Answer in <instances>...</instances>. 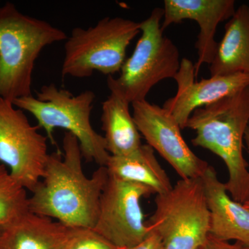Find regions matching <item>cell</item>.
Here are the masks:
<instances>
[{
    "label": "cell",
    "mask_w": 249,
    "mask_h": 249,
    "mask_svg": "<svg viewBox=\"0 0 249 249\" xmlns=\"http://www.w3.org/2000/svg\"><path fill=\"white\" fill-rule=\"evenodd\" d=\"M163 9L155 8L140 22L141 37L133 53L126 58L120 76H108V88L120 91L132 104L146 100L152 88L162 80L173 78L181 66L180 53L175 43L163 35Z\"/></svg>",
    "instance_id": "cell-6"
},
{
    "label": "cell",
    "mask_w": 249,
    "mask_h": 249,
    "mask_svg": "<svg viewBox=\"0 0 249 249\" xmlns=\"http://www.w3.org/2000/svg\"><path fill=\"white\" fill-rule=\"evenodd\" d=\"M244 144H245L246 149L249 155V123L246 129L245 137H244Z\"/></svg>",
    "instance_id": "cell-22"
},
{
    "label": "cell",
    "mask_w": 249,
    "mask_h": 249,
    "mask_svg": "<svg viewBox=\"0 0 249 249\" xmlns=\"http://www.w3.org/2000/svg\"><path fill=\"white\" fill-rule=\"evenodd\" d=\"M27 190L0 164V229L29 212Z\"/></svg>",
    "instance_id": "cell-18"
},
{
    "label": "cell",
    "mask_w": 249,
    "mask_h": 249,
    "mask_svg": "<svg viewBox=\"0 0 249 249\" xmlns=\"http://www.w3.org/2000/svg\"><path fill=\"white\" fill-rule=\"evenodd\" d=\"M62 148L63 153L49 154L40 183L29 197V211L69 228L93 229L109 178L108 170L99 166L88 178L79 142L70 132L65 133Z\"/></svg>",
    "instance_id": "cell-1"
},
{
    "label": "cell",
    "mask_w": 249,
    "mask_h": 249,
    "mask_svg": "<svg viewBox=\"0 0 249 249\" xmlns=\"http://www.w3.org/2000/svg\"><path fill=\"white\" fill-rule=\"evenodd\" d=\"M249 123V86L196 109L186 128L196 133L192 143L218 156L227 167L226 189L234 200H249L248 162L243 155L244 137Z\"/></svg>",
    "instance_id": "cell-2"
},
{
    "label": "cell",
    "mask_w": 249,
    "mask_h": 249,
    "mask_svg": "<svg viewBox=\"0 0 249 249\" xmlns=\"http://www.w3.org/2000/svg\"><path fill=\"white\" fill-rule=\"evenodd\" d=\"M243 204H244V206H245V207L246 208V209H248L249 211V200L246 201V202L244 203Z\"/></svg>",
    "instance_id": "cell-23"
},
{
    "label": "cell",
    "mask_w": 249,
    "mask_h": 249,
    "mask_svg": "<svg viewBox=\"0 0 249 249\" xmlns=\"http://www.w3.org/2000/svg\"><path fill=\"white\" fill-rule=\"evenodd\" d=\"M106 168L111 176L147 186L156 196L167 193L173 186L156 158L155 150L147 144L128 155L110 156Z\"/></svg>",
    "instance_id": "cell-17"
},
{
    "label": "cell",
    "mask_w": 249,
    "mask_h": 249,
    "mask_svg": "<svg viewBox=\"0 0 249 249\" xmlns=\"http://www.w3.org/2000/svg\"><path fill=\"white\" fill-rule=\"evenodd\" d=\"M120 249H164V248L160 236L157 232L151 230L147 237L138 245L129 248Z\"/></svg>",
    "instance_id": "cell-21"
},
{
    "label": "cell",
    "mask_w": 249,
    "mask_h": 249,
    "mask_svg": "<svg viewBox=\"0 0 249 249\" xmlns=\"http://www.w3.org/2000/svg\"><path fill=\"white\" fill-rule=\"evenodd\" d=\"M103 102L101 122L107 150L111 156H126L138 150L142 144L141 134L129 110L130 103L112 88Z\"/></svg>",
    "instance_id": "cell-16"
},
{
    "label": "cell",
    "mask_w": 249,
    "mask_h": 249,
    "mask_svg": "<svg viewBox=\"0 0 249 249\" xmlns=\"http://www.w3.org/2000/svg\"><path fill=\"white\" fill-rule=\"evenodd\" d=\"M67 249H119L91 228H70Z\"/></svg>",
    "instance_id": "cell-19"
},
{
    "label": "cell",
    "mask_w": 249,
    "mask_h": 249,
    "mask_svg": "<svg viewBox=\"0 0 249 249\" xmlns=\"http://www.w3.org/2000/svg\"><path fill=\"white\" fill-rule=\"evenodd\" d=\"M201 179L209 211V235L226 242L234 240L249 249V210L229 196L213 167L209 165Z\"/></svg>",
    "instance_id": "cell-13"
},
{
    "label": "cell",
    "mask_w": 249,
    "mask_h": 249,
    "mask_svg": "<svg viewBox=\"0 0 249 249\" xmlns=\"http://www.w3.org/2000/svg\"><path fill=\"white\" fill-rule=\"evenodd\" d=\"M67 38L62 29L22 14L13 3L0 6V97L14 102L31 96L41 52Z\"/></svg>",
    "instance_id": "cell-3"
},
{
    "label": "cell",
    "mask_w": 249,
    "mask_h": 249,
    "mask_svg": "<svg viewBox=\"0 0 249 249\" xmlns=\"http://www.w3.org/2000/svg\"><path fill=\"white\" fill-rule=\"evenodd\" d=\"M174 79L178 90L173 97L167 100L163 107L173 116L181 129L196 109L204 107L249 86L248 73L211 76L196 80L195 65L187 58L181 60L179 71Z\"/></svg>",
    "instance_id": "cell-11"
},
{
    "label": "cell",
    "mask_w": 249,
    "mask_h": 249,
    "mask_svg": "<svg viewBox=\"0 0 249 249\" xmlns=\"http://www.w3.org/2000/svg\"><path fill=\"white\" fill-rule=\"evenodd\" d=\"M141 33L140 22L104 18L88 29L76 27L65 40L61 74L83 78L98 71L108 76L120 71L129 44Z\"/></svg>",
    "instance_id": "cell-5"
},
{
    "label": "cell",
    "mask_w": 249,
    "mask_h": 249,
    "mask_svg": "<svg viewBox=\"0 0 249 249\" xmlns=\"http://www.w3.org/2000/svg\"><path fill=\"white\" fill-rule=\"evenodd\" d=\"M36 93V96L18 98L13 103L35 117L38 127L45 129L52 143H55L54 129H65L78 139L82 156L87 161L106 166L111 155L104 137L93 129L90 120L95 93L85 90L73 95L53 83L43 85Z\"/></svg>",
    "instance_id": "cell-4"
},
{
    "label": "cell",
    "mask_w": 249,
    "mask_h": 249,
    "mask_svg": "<svg viewBox=\"0 0 249 249\" xmlns=\"http://www.w3.org/2000/svg\"><path fill=\"white\" fill-rule=\"evenodd\" d=\"M198 249H249L248 247L240 243L235 242L231 243L230 242H226L217 240L209 235L208 238L205 241L202 246Z\"/></svg>",
    "instance_id": "cell-20"
},
{
    "label": "cell",
    "mask_w": 249,
    "mask_h": 249,
    "mask_svg": "<svg viewBox=\"0 0 249 249\" xmlns=\"http://www.w3.org/2000/svg\"><path fill=\"white\" fill-rule=\"evenodd\" d=\"M132 116L141 135L178 174L181 178H199L209 166L190 148L181 127L163 107L147 100L132 104Z\"/></svg>",
    "instance_id": "cell-10"
},
{
    "label": "cell",
    "mask_w": 249,
    "mask_h": 249,
    "mask_svg": "<svg viewBox=\"0 0 249 249\" xmlns=\"http://www.w3.org/2000/svg\"><path fill=\"white\" fill-rule=\"evenodd\" d=\"M70 228L31 213L0 229V249H67Z\"/></svg>",
    "instance_id": "cell-14"
},
{
    "label": "cell",
    "mask_w": 249,
    "mask_h": 249,
    "mask_svg": "<svg viewBox=\"0 0 249 249\" xmlns=\"http://www.w3.org/2000/svg\"><path fill=\"white\" fill-rule=\"evenodd\" d=\"M147 224L164 249H198L210 232V214L201 178H181L171 190L157 195Z\"/></svg>",
    "instance_id": "cell-7"
},
{
    "label": "cell",
    "mask_w": 249,
    "mask_h": 249,
    "mask_svg": "<svg viewBox=\"0 0 249 249\" xmlns=\"http://www.w3.org/2000/svg\"><path fill=\"white\" fill-rule=\"evenodd\" d=\"M161 29L178 24L186 19L196 21L199 32L196 48L197 60L195 64L196 78L204 64L213 60L218 42L216 32L221 22L230 19L235 11L234 0H165Z\"/></svg>",
    "instance_id": "cell-12"
},
{
    "label": "cell",
    "mask_w": 249,
    "mask_h": 249,
    "mask_svg": "<svg viewBox=\"0 0 249 249\" xmlns=\"http://www.w3.org/2000/svg\"><path fill=\"white\" fill-rule=\"evenodd\" d=\"M209 70L211 76L249 74V5L239 6L228 21Z\"/></svg>",
    "instance_id": "cell-15"
},
{
    "label": "cell",
    "mask_w": 249,
    "mask_h": 249,
    "mask_svg": "<svg viewBox=\"0 0 249 249\" xmlns=\"http://www.w3.org/2000/svg\"><path fill=\"white\" fill-rule=\"evenodd\" d=\"M39 128L24 111L0 97V162L31 193L40 183L49 155L47 138Z\"/></svg>",
    "instance_id": "cell-8"
},
{
    "label": "cell",
    "mask_w": 249,
    "mask_h": 249,
    "mask_svg": "<svg viewBox=\"0 0 249 249\" xmlns=\"http://www.w3.org/2000/svg\"><path fill=\"white\" fill-rule=\"evenodd\" d=\"M152 194L147 186L109 175L93 229L116 248L138 245L151 231L145 222L141 202Z\"/></svg>",
    "instance_id": "cell-9"
}]
</instances>
